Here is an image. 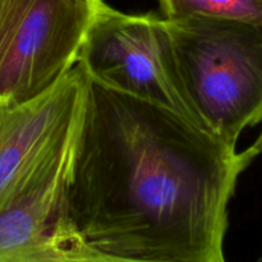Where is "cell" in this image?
<instances>
[{
    "label": "cell",
    "instance_id": "cell-3",
    "mask_svg": "<svg viewBox=\"0 0 262 262\" xmlns=\"http://www.w3.org/2000/svg\"><path fill=\"white\" fill-rule=\"evenodd\" d=\"M77 64L90 81L204 129L184 91L168 23L158 13L127 14L100 0Z\"/></svg>",
    "mask_w": 262,
    "mask_h": 262
},
{
    "label": "cell",
    "instance_id": "cell-2",
    "mask_svg": "<svg viewBox=\"0 0 262 262\" xmlns=\"http://www.w3.org/2000/svg\"><path fill=\"white\" fill-rule=\"evenodd\" d=\"M166 23L202 128L235 148L243 130L262 122V26L214 18Z\"/></svg>",
    "mask_w": 262,
    "mask_h": 262
},
{
    "label": "cell",
    "instance_id": "cell-8",
    "mask_svg": "<svg viewBox=\"0 0 262 262\" xmlns=\"http://www.w3.org/2000/svg\"><path fill=\"white\" fill-rule=\"evenodd\" d=\"M246 151H247V154L253 159V160H255L257 156L262 155V132L260 133V136L256 138V141L252 143V146H250Z\"/></svg>",
    "mask_w": 262,
    "mask_h": 262
},
{
    "label": "cell",
    "instance_id": "cell-6",
    "mask_svg": "<svg viewBox=\"0 0 262 262\" xmlns=\"http://www.w3.org/2000/svg\"><path fill=\"white\" fill-rule=\"evenodd\" d=\"M0 262H146L110 255L89 242L63 211L53 227L0 255Z\"/></svg>",
    "mask_w": 262,
    "mask_h": 262
},
{
    "label": "cell",
    "instance_id": "cell-7",
    "mask_svg": "<svg viewBox=\"0 0 262 262\" xmlns=\"http://www.w3.org/2000/svg\"><path fill=\"white\" fill-rule=\"evenodd\" d=\"M168 20L214 18L262 26V0H158Z\"/></svg>",
    "mask_w": 262,
    "mask_h": 262
},
{
    "label": "cell",
    "instance_id": "cell-9",
    "mask_svg": "<svg viewBox=\"0 0 262 262\" xmlns=\"http://www.w3.org/2000/svg\"><path fill=\"white\" fill-rule=\"evenodd\" d=\"M223 262H225V261H223Z\"/></svg>",
    "mask_w": 262,
    "mask_h": 262
},
{
    "label": "cell",
    "instance_id": "cell-1",
    "mask_svg": "<svg viewBox=\"0 0 262 262\" xmlns=\"http://www.w3.org/2000/svg\"><path fill=\"white\" fill-rule=\"evenodd\" d=\"M252 161L178 115L89 79L61 211L118 257L223 262L228 205Z\"/></svg>",
    "mask_w": 262,
    "mask_h": 262
},
{
    "label": "cell",
    "instance_id": "cell-4",
    "mask_svg": "<svg viewBox=\"0 0 262 262\" xmlns=\"http://www.w3.org/2000/svg\"><path fill=\"white\" fill-rule=\"evenodd\" d=\"M100 0H0V105L40 96L78 63Z\"/></svg>",
    "mask_w": 262,
    "mask_h": 262
},
{
    "label": "cell",
    "instance_id": "cell-5",
    "mask_svg": "<svg viewBox=\"0 0 262 262\" xmlns=\"http://www.w3.org/2000/svg\"><path fill=\"white\" fill-rule=\"evenodd\" d=\"M87 82L86 73L77 64L40 96L20 104L0 105V206L74 127Z\"/></svg>",
    "mask_w": 262,
    "mask_h": 262
}]
</instances>
